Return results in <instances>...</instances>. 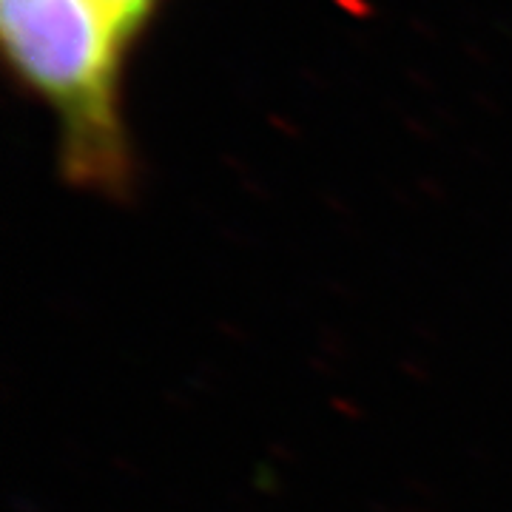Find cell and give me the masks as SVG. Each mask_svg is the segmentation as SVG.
<instances>
[{
    "mask_svg": "<svg viewBox=\"0 0 512 512\" xmlns=\"http://www.w3.org/2000/svg\"><path fill=\"white\" fill-rule=\"evenodd\" d=\"M97 3L106 9V15L114 20L117 32L134 49L137 40L146 35V29L154 23L157 12L163 9L165 0H97Z\"/></svg>",
    "mask_w": 512,
    "mask_h": 512,
    "instance_id": "cell-2",
    "label": "cell"
},
{
    "mask_svg": "<svg viewBox=\"0 0 512 512\" xmlns=\"http://www.w3.org/2000/svg\"><path fill=\"white\" fill-rule=\"evenodd\" d=\"M0 40L18 83L57 120L63 180L126 202L137 157L123 111L128 46L97 0H0Z\"/></svg>",
    "mask_w": 512,
    "mask_h": 512,
    "instance_id": "cell-1",
    "label": "cell"
}]
</instances>
